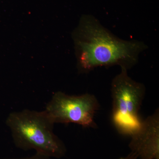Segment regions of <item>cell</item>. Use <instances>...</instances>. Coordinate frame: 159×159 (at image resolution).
Segmentation results:
<instances>
[{"mask_svg":"<svg viewBox=\"0 0 159 159\" xmlns=\"http://www.w3.org/2000/svg\"><path fill=\"white\" fill-rule=\"evenodd\" d=\"M80 73L98 67L119 66L128 70L148 47L143 42L119 38L91 15H84L72 33Z\"/></svg>","mask_w":159,"mask_h":159,"instance_id":"6da1fadb","label":"cell"},{"mask_svg":"<svg viewBox=\"0 0 159 159\" xmlns=\"http://www.w3.org/2000/svg\"><path fill=\"white\" fill-rule=\"evenodd\" d=\"M55 124L45 111L24 110L9 114L6 124L15 145L22 150L34 149L51 158L66 155L65 145L53 132Z\"/></svg>","mask_w":159,"mask_h":159,"instance_id":"7a4b0ae2","label":"cell"},{"mask_svg":"<svg viewBox=\"0 0 159 159\" xmlns=\"http://www.w3.org/2000/svg\"><path fill=\"white\" fill-rule=\"evenodd\" d=\"M121 72L112 80V121L121 134L131 136L142 123L139 111L145 93V85L128 76L127 70Z\"/></svg>","mask_w":159,"mask_h":159,"instance_id":"3957f363","label":"cell"},{"mask_svg":"<svg viewBox=\"0 0 159 159\" xmlns=\"http://www.w3.org/2000/svg\"><path fill=\"white\" fill-rule=\"evenodd\" d=\"M100 105L94 95H67L57 92L47 104L45 111L54 123H73L88 128H95L94 117Z\"/></svg>","mask_w":159,"mask_h":159,"instance_id":"277c9868","label":"cell"},{"mask_svg":"<svg viewBox=\"0 0 159 159\" xmlns=\"http://www.w3.org/2000/svg\"><path fill=\"white\" fill-rule=\"evenodd\" d=\"M130 137V156L135 159H159V110L142 121Z\"/></svg>","mask_w":159,"mask_h":159,"instance_id":"5b68a950","label":"cell"},{"mask_svg":"<svg viewBox=\"0 0 159 159\" xmlns=\"http://www.w3.org/2000/svg\"><path fill=\"white\" fill-rule=\"evenodd\" d=\"M51 159L50 157L41 154L36 153L34 155L28 157L21 158H12V159Z\"/></svg>","mask_w":159,"mask_h":159,"instance_id":"8992f818","label":"cell"},{"mask_svg":"<svg viewBox=\"0 0 159 159\" xmlns=\"http://www.w3.org/2000/svg\"><path fill=\"white\" fill-rule=\"evenodd\" d=\"M119 159H134L133 157H132L131 156H130L129 155L128 156H127V157H121Z\"/></svg>","mask_w":159,"mask_h":159,"instance_id":"52a82bcc","label":"cell"}]
</instances>
